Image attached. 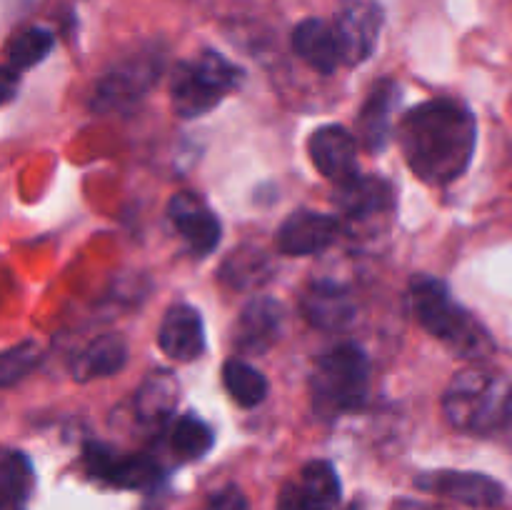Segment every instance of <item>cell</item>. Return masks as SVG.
<instances>
[{
	"mask_svg": "<svg viewBox=\"0 0 512 510\" xmlns=\"http://www.w3.org/2000/svg\"><path fill=\"white\" fill-rule=\"evenodd\" d=\"M478 143V125L463 103L435 98L415 105L400 123V148L415 178L448 185L468 170Z\"/></svg>",
	"mask_w": 512,
	"mask_h": 510,
	"instance_id": "cell-1",
	"label": "cell"
},
{
	"mask_svg": "<svg viewBox=\"0 0 512 510\" xmlns=\"http://www.w3.org/2000/svg\"><path fill=\"white\" fill-rule=\"evenodd\" d=\"M408 305L415 320L443 340L453 353L463 358H485L493 350V338L488 330L453 300L448 285L433 275H415L410 280Z\"/></svg>",
	"mask_w": 512,
	"mask_h": 510,
	"instance_id": "cell-2",
	"label": "cell"
},
{
	"mask_svg": "<svg viewBox=\"0 0 512 510\" xmlns=\"http://www.w3.org/2000/svg\"><path fill=\"white\" fill-rule=\"evenodd\" d=\"M450 425L463 433H495L512 425V380L480 368L460 370L443 395Z\"/></svg>",
	"mask_w": 512,
	"mask_h": 510,
	"instance_id": "cell-3",
	"label": "cell"
},
{
	"mask_svg": "<svg viewBox=\"0 0 512 510\" xmlns=\"http://www.w3.org/2000/svg\"><path fill=\"white\" fill-rule=\"evenodd\" d=\"M368 385L370 363L363 348L355 343L335 345L318 360L310 378L315 415L333 420L350 410H358L368 398Z\"/></svg>",
	"mask_w": 512,
	"mask_h": 510,
	"instance_id": "cell-4",
	"label": "cell"
},
{
	"mask_svg": "<svg viewBox=\"0 0 512 510\" xmlns=\"http://www.w3.org/2000/svg\"><path fill=\"white\" fill-rule=\"evenodd\" d=\"M243 80V70L215 50L180 63L170 78V105L178 118L193 120L210 113Z\"/></svg>",
	"mask_w": 512,
	"mask_h": 510,
	"instance_id": "cell-5",
	"label": "cell"
},
{
	"mask_svg": "<svg viewBox=\"0 0 512 510\" xmlns=\"http://www.w3.org/2000/svg\"><path fill=\"white\" fill-rule=\"evenodd\" d=\"M163 70V58L155 50L125 58L98 80L93 95L95 110H125L143 98Z\"/></svg>",
	"mask_w": 512,
	"mask_h": 510,
	"instance_id": "cell-6",
	"label": "cell"
},
{
	"mask_svg": "<svg viewBox=\"0 0 512 510\" xmlns=\"http://www.w3.org/2000/svg\"><path fill=\"white\" fill-rule=\"evenodd\" d=\"M83 463L93 478L123 490H148L160 483L163 470L148 455H128L108 448L103 443H88L83 450Z\"/></svg>",
	"mask_w": 512,
	"mask_h": 510,
	"instance_id": "cell-7",
	"label": "cell"
},
{
	"mask_svg": "<svg viewBox=\"0 0 512 510\" xmlns=\"http://www.w3.org/2000/svg\"><path fill=\"white\" fill-rule=\"evenodd\" d=\"M343 50V65H358L373 55L383 30V8L375 0H343L333 18Z\"/></svg>",
	"mask_w": 512,
	"mask_h": 510,
	"instance_id": "cell-8",
	"label": "cell"
},
{
	"mask_svg": "<svg viewBox=\"0 0 512 510\" xmlns=\"http://www.w3.org/2000/svg\"><path fill=\"white\" fill-rule=\"evenodd\" d=\"M415 485L425 493L463 503L468 508H498L505 500V488L495 478L470 470H430L415 478Z\"/></svg>",
	"mask_w": 512,
	"mask_h": 510,
	"instance_id": "cell-9",
	"label": "cell"
},
{
	"mask_svg": "<svg viewBox=\"0 0 512 510\" xmlns=\"http://www.w3.org/2000/svg\"><path fill=\"white\" fill-rule=\"evenodd\" d=\"M340 220L335 215L315 213V210H295L278 228L275 243L283 255H315L328 250L338 240Z\"/></svg>",
	"mask_w": 512,
	"mask_h": 510,
	"instance_id": "cell-10",
	"label": "cell"
},
{
	"mask_svg": "<svg viewBox=\"0 0 512 510\" xmlns=\"http://www.w3.org/2000/svg\"><path fill=\"white\" fill-rule=\"evenodd\" d=\"M168 218L188 248L198 255H210L220 243V220L200 195L175 193L168 205Z\"/></svg>",
	"mask_w": 512,
	"mask_h": 510,
	"instance_id": "cell-11",
	"label": "cell"
},
{
	"mask_svg": "<svg viewBox=\"0 0 512 510\" xmlns=\"http://www.w3.org/2000/svg\"><path fill=\"white\" fill-rule=\"evenodd\" d=\"M315 168L335 185L358 175V140L343 125H323L308 140Z\"/></svg>",
	"mask_w": 512,
	"mask_h": 510,
	"instance_id": "cell-12",
	"label": "cell"
},
{
	"mask_svg": "<svg viewBox=\"0 0 512 510\" xmlns=\"http://www.w3.org/2000/svg\"><path fill=\"white\" fill-rule=\"evenodd\" d=\"M300 313L318 330H343L355 320V300L335 280H315L300 295Z\"/></svg>",
	"mask_w": 512,
	"mask_h": 510,
	"instance_id": "cell-13",
	"label": "cell"
},
{
	"mask_svg": "<svg viewBox=\"0 0 512 510\" xmlns=\"http://www.w3.org/2000/svg\"><path fill=\"white\" fill-rule=\"evenodd\" d=\"M158 345L168 358L190 363L205 350L203 318L188 303H175L165 310L158 328Z\"/></svg>",
	"mask_w": 512,
	"mask_h": 510,
	"instance_id": "cell-14",
	"label": "cell"
},
{
	"mask_svg": "<svg viewBox=\"0 0 512 510\" xmlns=\"http://www.w3.org/2000/svg\"><path fill=\"white\" fill-rule=\"evenodd\" d=\"M283 305L273 298H255L243 308L235 328V348L245 355H260L278 343L283 333Z\"/></svg>",
	"mask_w": 512,
	"mask_h": 510,
	"instance_id": "cell-15",
	"label": "cell"
},
{
	"mask_svg": "<svg viewBox=\"0 0 512 510\" xmlns=\"http://www.w3.org/2000/svg\"><path fill=\"white\" fill-rule=\"evenodd\" d=\"M293 50L315 73L330 75L343 65V50H340L333 23H328V20L308 18L295 25Z\"/></svg>",
	"mask_w": 512,
	"mask_h": 510,
	"instance_id": "cell-16",
	"label": "cell"
},
{
	"mask_svg": "<svg viewBox=\"0 0 512 510\" xmlns=\"http://www.w3.org/2000/svg\"><path fill=\"white\" fill-rule=\"evenodd\" d=\"M335 205L348 218H370L395 205L393 185L378 175H355L335 190Z\"/></svg>",
	"mask_w": 512,
	"mask_h": 510,
	"instance_id": "cell-17",
	"label": "cell"
},
{
	"mask_svg": "<svg viewBox=\"0 0 512 510\" xmlns=\"http://www.w3.org/2000/svg\"><path fill=\"white\" fill-rule=\"evenodd\" d=\"M400 88L395 80H380L370 90L363 110L358 115V133L365 148L370 153H378L388 145L390 125H393V113L398 108Z\"/></svg>",
	"mask_w": 512,
	"mask_h": 510,
	"instance_id": "cell-18",
	"label": "cell"
},
{
	"mask_svg": "<svg viewBox=\"0 0 512 510\" xmlns=\"http://www.w3.org/2000/svg\"><path fill=\"white\" fill-rule=\"evenodd\" d=\"M128 360V345L118 333L98 335L83 353L75 358L73 375L75 380H93V378H110L118 370L125 368Z\"/></svg>",
	"mask_w": 512,
	"mask_h": 510,
	"instance_id": "cell-19",
	"label": "cell"
},
{
	"mask_svg": "<svg viewBox=\"0 0 512 510\" xmlns=\"http://www.w3.org/2000/svg\"><path fill=\"white\" fill-rule=\"evenodd\" d=\"M178 403V380L168 370H155L145 378V383L135 395V410L138 418L148 425L168 423Z\"/></svg>",
	"mask_w": 512,
	"mask_h": 510,
	"instance_id": "cell-20",
	"label": "cell"
},
{
	"mask_svg": "<svg viewBox=\"0 0 512 510\" xmlns=\"http://www.w3.org/2000/svg\"><path fill=\"white\" fill-rule=\"evenodd\" d=\"M223 385L240 408H255L268 395V378L245 360H228L223 365Z\"/></svg>",
	"mask_w": 512,
	"mask_h": 510,
	"instance_id": "cell-21",
	"label": "cell"
},
{
	"mask_svg": "<svg viewBox=\"0 0 512 510\" xmlns=\"http://www.w3.org/2000/svg\"><path fill=\"white\" fill-rule=\"evenodd\" d=\"M298 483L310 503L315 505V510H335L340 505L343 488H340V478L333 463H328V460H310L300 470Z\"/></svg>",
	"mask_w": 512,
	"mask_h": 510,
	"instance_id": "cell-22",
	"label": "cell"
},
{
	"mask_svg": "<svg viewBox=\"0 0 512 510\" xmlns=\"http://www.w3.org/2000/svg\"><path fill=\"white\" fill-rule=\"evenodd\" d=\"M35 473L28 455L20 450H5L3 465H0V495L5 508H23L28 495L33 493Z\"/></svg>",
	"mask_w": 512,
	"mask_h": 510,
	"instance_id": "cell-23",
	"label": "cell"
},
{
	"mask_svg": "<svg viewBox=\"0 0 512 510\" xmlns=\"http://www.w3.org/2000/svg\"><path fill=\"white\" fill-rule=\"evenodd\" d=\"M270 278V260L263 250L240 248L233 250L220 268V280L230 288H258Z\"/></svg>",
	"mask_w": 512,
	"mask_h": 510,
	"instance_id": "cell-24",
	"label": "cell"
},
{
	"mask_svg": "<svg viewBox=\"0 0 512 510\" xmlns=\"http://www.w3.org/2000/svg\"><path fill=\"white\" fill-rule=\"evenodd\" d=\"M213 443L215 435L210 425L205 420L195 418L193 413L180 415L173 423V428H170V448H173L175 458H180L183 463L208 455Z\"/></svg>",
	"mask_w": 512,
	"mask_h": 510,
	"instance_id": "cell-25",
	"label": "cell"
},
{
	"mask_svg": "<svg viewBox=\"0 0 512 510\" xmlns=\"http://www.w3.org/2000/svg\"><path fill=\"white\" fill-rule=\"evenodd\" d=\"M55 38L53 33L43 28H28L20 35H15V40L8 48V63H5V70L13 75L25 73V70L35 68L40 60L48 58V53L53 50Z\"/></svg>",
	"mask_w": 512,
	"mask_h": 510,
	"instance_id": "cell-26",
	"label": "cell"
},
{
	"mask_svg": "<svg viewBox=\"0 0 512 510\" xmlns=\"http://www.w3.org/2000/svg\"><path fill=\"white\" fill-rule=\"evenodd\" d=\"M38 360H40V348L33 343V340L5 350L3 363H0V383H3V388H10L13 383H18L25 373H30V370L35 368Z\"/></svg>",
	"mask_w": 512,
	"mask_h": 510,
	"instance_id": "cell-27",
	"label": "cell"
},
{
	"mask_svg": "<svg viewBox=\"0 0 512 510\" xmlns=\"http://www.w3.org/2000/svg\"><path fill=\"white\" fill-rule=\"evenodd\" d=\"M205 510H250V508L243 490H240L238 485H228V488L218 490V493L208 500V508Z\"/></svg>",
	"mask_w": 512,
	"mask_h": 510,
	"instance_id": "cell-28",
	"label": "cell"
},
{
	"mask_svg": "<svg viewBox=\"0 0 512 510\" xmlns=\"http://www.w3.org/2000/svg\"><path fill=\"white\" fill-rule=\"evenodd\" d=\"M278 510H315V505L303 493L300 483H285L278 495Z\"/></svg>",
	"mask_w": 512,
	"mask_h": 510,
	"instance_id": "cell-29",
	"label": "cell"
},
{
	"mask_svg": "<svg viewBox=\"0 0 512 510\" xmlns=\"http://www.w3.org/2000/svg\"><path fill=\"white\" fill-rule=\"evenodd\" d=\"M393 510H440L430 503H418V500H398L393 505Z\"/></svg>",
	"mask_w": 512,
	"mask_h": 510,
	"instance_id": "cell-30",
	"label": "cell"
},
{
	"mask_svg": "<svg viewBox=\"0 0 512 510\" xmlns=\"http://www.w3.org/2000/svg\"><path fill=\"white\" fill-rule=\"evenodd\" d=\"M345 510H365V508H363V503H358V500H355V503H350Z\"/></svg>",
	"mask_w": 512,
	"mask_h": 510,
	"instance_id": "cell-31",
	"label": "cell"
}]
</instances>
